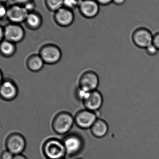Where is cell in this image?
<instances>
[{
    "mask_svg": "<svg viewBox=\"0 0 159 159\" xmlns=\"http://www.w3.org/2000/svg\"><path fill=\"white\" fill-rule=\"evenodd\" d=\"M42 151L47 159H62L66 157V150L62 140L57 138L47 139L43 143Z\"/></svg>",
    "mask_w": 159,
    "mask_h": 159,
    "instance_id": "1",
    "label": "cell"
},
{
    "mask_svg": "<svg viewBox=\"0 0 159 159\" xmlns=\"http://www.w3.org/2000/svg\"><path fill=\"white\" fill-rule=\"evenodd\" d=\"M75 123L74 116L67 111L59 112L52 120L53 131L59 135H66L69 133Z\"/></svg>",
    "mask_w": 159,
    "mask_h": 159,
    "instance_id": "2",
    "label": "cell"
},
{
    "mask_svg": "<svg viewBox=\"0 0 159 159\" xmlns=\"http://www.w3.org/2000/svg\"><path fill=\"white\" fill-rule=\"evenodd\" d=\"M66 152V157L71 158L81 153L84 148L83 138L76 133L68 134L62 139Z\"/></svg>",
    "mask_w": 159,
    "mask_h": 159,
    "instance_id": "3",
    "label": "cell"
},
{
    "mask_svg": "<svg viewBox=\"0 0 159 159\" xmlns=\"http://www.w3.org/2000/svg\"><path fill=\"white\" fill-rule=\"evenodd\" d=\"M26 139L18 132H13L7 135L5 141L6 150L14 155L21 154L26 149Z\"/></svg>",
    "mask_w": 159,
    "mask_h": 159,
    "instance_id": "4",
    "label": "cell"
},
{
    "mask_svg": "<svg viewBox=\"0 0 159 159\" xmlns=\"http://www.w3.org/2000/svg\"><path fill=\"white\" fill-rule=\"evenodd\" d=\"M39 56L45 64L52 65L58 63L61 59L62 53L60 48L54 44L44 45L40 48Z\"/></svg>",
    "mask_w": 159,
    "mask_h": 159,
    "instance_id": "5",
    "label": "cell"
},
{
    "mask_svg": "<svg viewBox=\"0 0 159 159\" xmlns=\"http://www.w3.org/2000/svg\"><path fill=\"white\" fill-rule=\"evenodd\" d=\"M29 13L24 6L13 3L7 6L6 18L9 23L21 24L24 23Z\"/></svg>",
    "mask_w": 159,
    "mask_h": 159,
    "instance_id": "6",
    "label": "cell"
},
{
    "mask_svg": "<svg viewBox=\"0 0 159 159\" xmlns=\"http://www.w3.org/2000/svg\"><path fill=\"white\" fill-rule=\"evenodd\" d=\"M97 119L95 112L85 108L78 111L74 116L75 123L82 129H90Z\"/></svg>",
    "mask_w": 159,
    "mask_h": 159,
    "instance_id": "7",
    "label": "cell"
},
{
    "mask_svg": "<svg viewBox=\"0 0 159 159\" xmlns=\"http://www.w3.org/2000/svg\"><path fill=\"white\" fill-rule=\"evenodd\" d=\"M4 28L5 40L15 44L20 43L24 40L25 30L21 24L8 23Z\"/></svg>",
    "mask_w": 159,
    "mask_h": 159,
    "instance_id": "8",
    "label": "cell"
},
{
    "mask_svg": "<svg viewBox=\"0 0 159 159\" xmlns=\"http://www.w3.org/2000/svg\"><path fill=\"white\" fill-rule=\"evenodd\" d=\"M79 87L87 92L97 90L99 84V78L96 72L93 70H87L83 72L79 79Z\"/></svg>",
    "mask_w": 159,
    "mask_h": 159,
    "instance_id": "9",
    "label": "cell"
},
{
    "mask_svg": "<svg viewBox=\"0 0 159 159\" xmlns=\"http://www.w3.org/2000/svg\"><path fill=\"white\" fill-rule=\"evenodd\" d=\"M153 35L148 29L139 28L134 31L132 39L134 44L137 47L145 48L152 44Z\"/></svg>",
    "mask_w": 159,
    "mask_h": 159,
    "instance_id": "10",
    "label": "cell"
},
{
    "mask_svg": "<svg viewBox=\"0 0 159 159\" xmlns=\"http://www.w3.org/2000/svg\"><path fill=\"white\" fill-rule=\"evenodd\" d=\"M18 94V88L16 82L10 79L4 80L0 86V98L5 101L15 100Z\"/></svg>",
    "mask_w": 159,
    "mask_h": 159,
    "instance_id": "11",
    "label": "cell"
},
{
    "mask_svg": "<svg viewBox=\"0 0 159 159\" xmlns=\"http://www.w3.org/2000/svg\"><path fill=\"white\" fill-rule=\"evenodd\" d=\"M75 19L73 11L66 8L61 7L54 13V19L57 25L62 28L71 26Z\"/></svg>",
    "mask_w": 159,
    "mask_h": 159,
    "instance_id": "12",
    "label": "cell"
},
{
    "mask_svg": "<svg viewBox=\"0 0 159 159\" xmlns=\"http://www.w3.org/2000/svg\"><path fill=\"white\" fill-rule=\"evenodd\" d=\"M82 102L85 109L95 112L100 109L102 106V95L97 89L90 92Z\"/></svg>",
    "mask_w": 159,
    "mask_h": 159,
    "instance_id": "13",
    "label": "cell"
},
{
    "mask_svg": "<svg viewBox=\"0 0 159 159\" xmlns=\"http://www.w3.org/2000/svg\"><path fill=\"white\" fill-rule=\"evenodd\" d=\"M78 9L82 16L93 19L99 14L100 5L95 0H82Z\"/></svg>",
    "mask_w": 159,
    "mask_h": 159,
    "instance_id": "14",
    "label": "cell"
},
{
    "mask_svg": "<svg viewBox=\"0 0 159 159\" xmlns=\"http://www.w3.org/2000/svg\"><path fill=\"white\" fill-rule=\"evenodd\" d=\"M24 23L29 30H36L40 29L43 25V16L36 10L30 12Z\"/></svg>",
    "mask_w": 159,
    "mask_h": 159,
    "instance_id": "15",
    "label": "cell"
},
{
    "mask_svg": "<svg viewBox=\"0 0 159 159\" xmlns=\"http://www.w3.org/2000/svg\"><path fill=\"white\" fill-rule=\"evenodd\" d=\"M90 129L93 136L95 138H102L107 135L109 127L105 120L102 119L97 118Z\"/></svg>",
    "mask_w": 159,
    "mask_h": 159,
    "instance_id": "16",
    "label": "cell"
},
{
    "mask_svg": "<svg viewBox=\"0 0 159 159\" xmlns=\"http://www.w3.org/2000/svg\"><path fill=\"white\" fill-rule=\"evenodd\" d=\"M26 64L28 70L33 72H37L43 69L45 63L39 54H33L28 57Z\"/></svg>",
    "mask_w": 159,
    "mask_h": 159,
    "instance_id": "17",
    "label": "cell"
},
{
    "mask_svg": "<svg viewBox=\"0 0 159 159\" xmlns=\"http://www.w3.org/2000/svg\"><path fill=\"white\" fill-rule=\"evenodd\" d=\"M16 51V44L4 40L0 43V54L4 57L9 58L14 56Z\"/></svg>",
    "mask_w": 159,
    "mask_h": 159,
    "instance_id": "18",
    "label": "cell"
},
{
    "mask_svg": "<svg viewBox=\"0 0 159 159\" xmlns=\"http://www.w3.org/2000/svg\"><path fill=\"white\" fill-rule=\"evenodd\" d=\"M47 8L55 13L63 7L64 0H44Z\"/></svg>",
    "mask_w": 159,
    "mask_h": 159,
    "instance_id": "19",
    "label": "cell"
},
{
    "mask_svg": "<svg viewBox=\"0 0 159 159\" xmlns=\"http://www.w3.org/2000/svg\"><path fill=\"white\" fill-rule=\"evenodd\" d=\"M82 0H64L63 7L73 11L79 8Z\"/></svg>",
    "mask_w": 159,
    "mask_h": 159,
    "instance_id": "20",
    "label": "cell"
},
{
    "mask_svg": "<svg viewBox=\"0 0 159 159\" xmlns=\"http://www.w3.org/2000/svg\"><path fill=\"white\" fill-rule=\"evenodd\" d=\"M89 92H90L86 91L80 89L79 87H78L75 92L76 99L80 102H83V100L86 98Z\"/></svg>",
    "mask_w": 159,
    "mask_h": 159,
    "instance_id": "21",
    "label": "cell"
},
{
    "mask_svg": "<svg viewBox=\"0 0 159 159\" xmlns=\"http://www.w3.org/2000/svg\"><path fill=\"white\" fill-rule=\"evenodd\" d=\"M7 9L6 3L0 1V20L6 17Z\"/></svg>",
    "mask_w": 159,
    "mask_h": 159,
    "instance_id": "22",
    "label": "cell"
},
{
    "mask_svg": "<svg viewBox=\"0 0 159 159\" xmlns=\"http://www.w3.org/2000/svg\"><path fill=\"white\" fill-rule=\"evenodd\" d=\"M145 49L148 55L152 56V57L157 55L159 51L158 49L153 44L148 47L147 48H145Z\"/></svg>",
    "mask_w": 159,
    "mask_h": 159,
    "instance_id": "23",
    "label": "cell"
},
{
    "mask_svg": "<svg viewBox=\"0 0 159 159\" xmlns=\"http://www.w3.org/2000/svg\"><path fill=\"white\" fill-rule=\"evenodd\" d=\"M14 155L8 150H4L0 155V159H13Z\"/></svg>",
    "mask_w": 159,
    "mask_h": 159,
    "instance_id": "24",
    "label": "cell"
},
{
    "mask_svg": "<svg viewBox=\"0 0 159 159\" xmlns=\"http://www.w3.org/2000/svg\"><path fill=\"white\" fill-rule=\"evenodd\" d=\"M25 8L27 9L29 13L35 11V7H36V4H35L34 0H33L31 2L27 3V4L24 6Z\"/></svg>",
    "mask_w": 159,
    "mask_h": 159,
    "instance_id": "25",
    "label": "cell"
},
{
    "mask_svg": "<svg viewBox=\"0 0 159 159\" xmlns=\"http://www.w3.org/2000/svg\"><path fill=\"white\" fill-rule=\"evenodd\" d=\"M152 44L159 50V32L153 35Z\"/></svg>",
    "mask_w": 159,
    "mask_h": 159,
    "instance_id": "26",
    "label": "cell"
},
{
    "mask_svg": "<svg viewBox=\"0 0 159 159\" xmlns=\"http://www.w3.org/2000/svg\"><path fill=\"white\" fill-rule=\"evenodd\" d=\"M100 5L107 6L113 3L114 0H95Z\"/></svg>",
    "mask_w": 159,
    "mask_h": 159,
    "instance_id": "27",
    "label": "cell"
},
{
    "mask_svg": "<svg viewBox=\"0 0 159 159\" xmlns=\"http://www.w3.org/2000/svg\"><path fill=\"white\" fill-rule=\"evenodd\" d=\"M33 0H13L14 3L24 6Z\"/></svg>",
    "mask_w": 159,
    "mask_h": 159,
    "instance_id": "28",
    "label": "cell"
},
{
    "mask_svg": "<svg viewBox=\"0 0 159 159\" xmlns=\"http://www.w3.org/2000/svg\"><path fill=\"white\" fill-rule=\"evenodd\" d=\"M5 39L4 28L0 25V43Z\"/></svg>",
    "mask_w": 159,
    "mask_h": 159,
    "instance_id": "29",
    "label": "cell"
},
{
    "mask_svg": "<svg viewBox=\"0 0 159 159\" xmlns=\"http://www.w3.org/2000/svg\"><path fill=\"white\" fill-rule=\"evenodd\" d=\"M126 0H114L113 3L117 6H121L125 3Z\"/></svg>",
    "mask_w": 159,
    "mask_h": 159,
    "instance_id": "30",
    "label": "cell"
},
{
    "mask_svg": "<svg viewBox=\"0 0 159 159\" xmlns=\"http://www.w3.org/2000/svg\"><path fill=\"white\" fill-rule=\"evenodd\" d=\"M13 159H28L26 156L23 154H19V155H14Z\"/></svg>",
    "mask_w": 159,
    "mask_h": 159,
    "instance_id": "31",
    "label": "cell"
},
{
    "mask_svg": "<svg viewBox=\"0 0 159 159\" xmlns=\"http://www.w3.org/2000/svg\"><path fill=\"white\" fill-rule=\"evenodd\" d=\"M4 79L3 75L2 72V70H0V86L2 85V83Z\"/></svg>",
    "mask_w": 159,
    "mask_h": 159,
    "instance_id": "32",
    "label": "cell"
},
{
    "mask_svg": "<svg viewBox=\"0 0 159 159\" xmlns=\"http://www.w3.org/2000/svg\"><path fill=\"white\" fill-rule=\"evenodd\" d=\"M82 159V158H75V159Z\"/></svg>",
    "mask_w": 159,
    "mask_h": 159,
    "instance_id": "33",
    "label": "cell"
},
{
    "mask_svg": "<svg viewBox=\"0 0 159 159\" xmlns=\"http://www.w3.org/2000/svg\"><path fill=\"white\" fill-rule=\"evenodd\" d=\"M65 159V158H64V159Z\"/></svg>",
    "mask_w": 159,
    "mask_h": 159,
    "instance_id": "34",
    "label": "cell"
}]
</instances>
